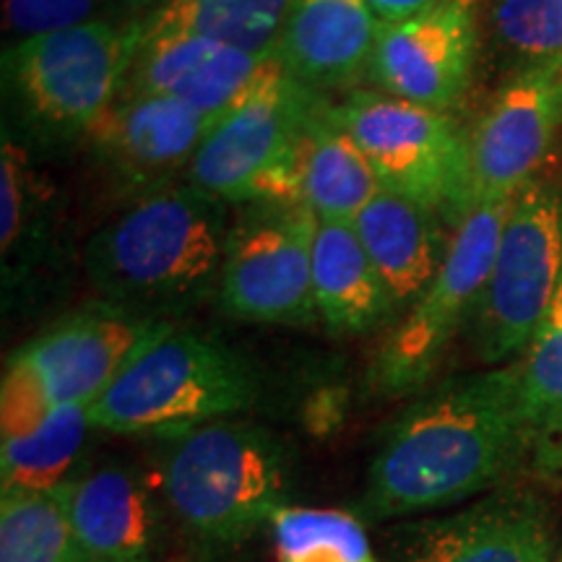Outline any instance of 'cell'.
<instances>
[{"label":"cell","mask_w":562,"mask_h":562,"mask_svg":"<svg viewBox=\"0 0 562 562\" xmlns=\"http://www.w3.org/2000/svg\"><path fill=\"white\" fill-rule=\"evenodd\" d=\"M539 440L516 364L451 378L389 427L362 513L409 518L503 487Z\"/></svg>","instance_id":"obj_1"},{"label":"cell","mask_w":562,"mask_h":562,"mask_svg":"<svg viewBox=\"0 0 562 562\" xmlns=\"http://www.w3.org/2000/svg\"><path fill=\"white\" fill-rule=\"evenodd\" d=\"M229 203L186 186L138 199L87 245V273L112 307L154 318L180 311L220 284Z\"/></svg>","instance_id":"obj_2"},{"label":"cell","mask_w":562,"mask_h":562,"mask_svg":"<svg viewBox=\"0 0 562 562\" xmlns=\"http://www.w3.org/2000/svg\"><path fill=\"white\" fill-rule=\"evenodd\" d=\"M284 446L248 422H211L175 438L161 463V492L178 524L211 552L250 542L286 505Z\"/></svg>","instance_id":"obj_3"},{"label":"cell","mask_w":562,"mask_h":562,"mask_svg":"<svg viewBox=\"0 0 562 562\" xmlns=\"http://www.w3.org/2000/svg\"><path fill=\"white\" fill-rule=\"evenodd\" d=\"M252 396L256 385L240 357L165 323L89 406V422L104 432L175 440L245 412Z\"/></svg>","instance_id":"obj_4"},{"label":"cell","mask_w":562,"mask_h":562,"mask_svg":"<svg viewBox=\"0 0 562 562\" xmlns=\"http://www.w3.org/2000/svg\"><path fill=\"white\" fill-rule=\"evenodd\" d=\"M326 108L321 91L294 81L273 55L211 125L188 182L224 203H302V154Z\"/></svg>","instance_id":"obj_5"},{"label":"cell","mask_w":562,"mask_h":562,"mask_svg":"<svg viewBox=\"0 0 562 562\" xmlns=\"http://www.w3.org/2000/svg\"><path fill=\"white\" fill-rule=\"evenodd\" d=\"M161 326L159 318L104 305L70 315L32 339L5 368L0 435L26 430L60 406L94 404Z\"/></svg>","instance_id":"obj_6"},{"label":"cell","mask_w":562,"mask_h":562,"mask_svg":"<svg viewBox=\"0 0 562 562\" xmlns=\"http://www.w3.org/2000/svg\"><path fill=\"white\" fill-rule=\"evenodd\" d=\"M144 42L140 21L97 19L5 50L9 76L26 115L40 128L74 136L89 133L128 81Z\"/></svg>","instance_id":"obj_7"},{"label":"cell","mask_w":562,"mask_h":562,"mask_svg":"<svg viewBox=\"0 0 562 562\" xmlns=\"http://www.w3.org/2000/svg\"><path fill=\"white\" fill-rule=\"evenodd\" d=\"M334 117L355 138L383 191L412 199L459 224L469 206V136L448 112L385 91H351Z\"/></svg>","instance_id":"obj_8"},{"label":"cell","mask_w":562,"mask_h":562,"mask_svg":"<svg viewBox=\"0 0 562 562\" xmlns=\"http://www.w3.org/2000/svg\"><path fill=\"white\" fill-rule=\"evenodd\" d=\"M562 279V182L537 178L513 195L487 286L474 313L480 362H508L529 347Z\"/></svg>","instance_id":"obj_9"},{"label":"cell","mask_w":562,"mask_h":562,"mask_svg":"<svg viewBox=\"0 0 562 562\" xmlns=\"http://www.w3.org/2000/svg\"><path fill=\"white\" fill-rule=\"evenodd\" d=\"M510 201L480 203L456 224L438 277L378 351L372 364L378 389L391 396L409 393L438 370L456 334L480 307Z\"/></svg>","instance_id":"obj_10"},{"label":"cell","mask_w":562,"mask_h":562,"mask_svg":"<svg viewBox=\"0 0 562 562\" xmlns=\"http://www.w3.org/2000/svg\"><path fill=\"white\" fill-rule=\"evenodd\" d=\"M318 216L305 203H250L232 224L220 297L232 318L250 323H311L313 237Z\"/></svg>","instance_id":"obj_11"},{"label":"cell","mask_w":562,"mask_h":562,"mask_svg":"<svg viewBox=\"0 0 562 562\" xmlns=\"http://www.w3.org/2000/svg\"><path fill=\"white\" fill-rule=\"evenodd\" d=\"M562 128V60L516 68L469 133V206L513 199Z\"/></svg>","instance_id":"obj_12"},{"label":"cell","mask_w":562,"mask_h":562,"mask_svg":"<svg viewBox=\"0 0 562 562\" xmlns=\"http://www.w3.org/2000/svg\"><path fill=\"white\" fill-rule=\"evenodd\" d=\"M554 518L542 492L503 484L467 508L391 531L385 562H552Z\"/></svg>","instance_id":"obj_13"},{"label":"cell","mask_w":562,"mask_h":562,"mask_svg":"<svg viewBox=\"0 0 562 562\" xmlns=\"http://www.w3.org/2000/svg\"><path fill=\"white\" fill-rule=\"evenodd\" d=\"M476 55V11L461 0H442L419 16L383 24L370 81L398 100L448 112L467 94Z\"/></svg>","instance_id":"obj_14"},{"label":"cell","mask_w":562,"mask_h":562,"mask_svg":"<svg viewBox=\"0 0 562 562\" xmlns=\"http://www.w3.org/2000/svg\"><path fill=\"white\" fill-rule=\"evenodd\" d=\"M211 125L214 121L191 104L125 81L87 136L125 180L165 186L182 167H191Z\"/></svg>","instance_id":"obj_15"},{"label":"cell","mask_w":562,"mask_h":562,"mask_svg":"<svg viewBox=\"0 0 562 562\" xmlns=\"http://www.w3.org/2000/svg\"><path fill=\"white\" fill-rule=\"evenodd\" d=\"M271 58L203 34H159L140 42L128 81L220 121Z\"/></svg>","instance_id":"obj_16"},{"label":"cell","mask_w":562,"mask_h":562,"mask_svg":"<svg viewBox=\"0 0 562 562\" xmlns=\"http://www.w3.org/2000/svg\"><path fill=\"white\" fill-rule=\"evenodd\" d=\"M381 30L368 0H294L273 55L302 87L349 89L370 76Z\"/></svg>","instance_id":"obj_17"},{"label":"cell","mask_w":562,"mask_h":562,"mask_svg":"<svg viewBox=\"0 0 562 562\" xmlns=\"http://www.w3.org/2000/svg\"><path fill=\"white\" fill-rule=\"evenodd\" d=\"M68 510L83 562H151L157 554V508L128 469L70 480Z\"/></svg>","instance_id":"obj_18"},{"label":"cell","mask_w":562,"mask_h":562,"mask_svg":"<svg viewBox=\"0 0 562 562\" xmlns=\"http://www.w3.org/2000/svg\"><path fill=\"white\" fill-rule=\"evenodd\" d=\"M442 216L422 203L381 191L355 220V229L393 302H417L438 277L448 245Z\"/></svg>","instance_id":"obj_19"},{"label":"cell","mask_w":562,"mask_h":562,"mask_svg":"<svg viewBox=\"0 0 562 562\" xmlns=\"http://www.w3.org/2000/svg\"><path fill=\"white\" fill-rule=\"evenodd\" d=\"M313 294L328 331L347 336L375 328L396 305L349 222L315 224Z\"/></svg>","instance_id":"obj_20"},{"label":"cell","mask_w":562,"mask_h":562,"mask_svg":"<svg viewBox=\"0 0 562 562\" xmlns=\"http://www.w3.org/2000/svg\"><path fill=\"white\" fill-rule=\"evenodd\" d=\"M381 191L368 157L334 117V104H328L313 123L302 154V203L321 222L355 224Z\"/></svg>","instance_id":"obj_21"},{"label":"cell","mask_w":562,"mask_h":562,"mask_svg":"<svg viewBox=\"0 0 562 562\" xmlns=\"http://www.w3.org/2000/svg\"><path fill=\"white\" fill-rule=\"evenodd\" d=\"M292 5L294 0H167L144 21V40L188 32L273 55Z\"/></svg>","instance_id":"obj_22"},{"label":"cell","mask_w":562,"mask_h":562,"mask_svg":"<svg viewBox=\"0 0 562 562\" xmlns=\"http://www.w3.org/2000/svg\"><path fill=\"white\" fill-rule=\"evenodd\" d=\"M89 406H60L26 430L3 435L0 476L3 495L53 490L70 482L68 472L87 440Z\"/></svg>","instance_id":"obj_23"},{"label":"cell","mask_w":562,"mask_h":562,"mask_svg":"<svg viewBox=\"0 0 562 562\" xmlns=\"http://www.w3.org/2000/svg\"><path fill=\"white\" fill-rule=\"evenodd\" d=\"M0 562H83L68 510V482L0 501Z\"/></svg>","instance_id":"obj_24"},{"label":"cell","mask_w":562,"mask_h":562,"mask_svg":"<svg viewBox=\"0 0 562 562\" xmlns=\"http://www.w3.org/2000/svg\"><path fill=\"white\" fill-rule=\"evenodd\" d=\"M271 533L279 562H381L360 518L344 510L284 505Z\"/></svg>","instance_id":"obj_25"},{"label":"cell","mask_w":562,"mask_h":562,"mask_svg":"<svg viewBox=\"0 0 562 562\" xmlns=\"http://www.w3.org/2000/svg\"><path fill=\"white\" fill-rule=\"evenodd\" d=\"M526 412L539 435H562V279L521 362Z\"/></svg>","instance_id":"obj_26"},{"label":"cell","mask_w":562,"mask_h":562,"mask_svg":"<svg viewBox=\"0 0 562 562\" xmlns=\"http://www.w3.org/2000/svg\"><path fill=\"white\" fill-rule=\"evenodd\" d=\"M487 19L513 70L562 60V0H492Z\"/></svg>","instance_id":"obj_27"},{"label":"cell","mask_w":562,"mask_h":562,"mask_svg":"<svg viewBox=\"0 0 562 562\" xmlns=\"http://www.w3.org/2000/svg\"><path fill=\"white\" fill-rule=\"evenodd\" d=\"M0 243H3V261L19 250L26 235H32V224L37 222L42 195L34 178L30 159L11 140H3V161H0Z\"/></svg>","instance_id":"obj_28"},{"label":"cell","mask_w":562,"mask_h":562,"mask_svg":"<svg viewBox=\"0 0 562 562\" xmlns=\"http://www.w3.org/2000/svg\"><path fill=\"white\" fill-rule=\"evenodd\" d=\"M108 0H3V30L16 42L104 19Z\"/></svg>","instance_id":"obj_29"},{"label":"cell","mask_w":562,"mask_h":562,"mask_svg":"<svg viewBox=\"0 0 562 562\" xmlns=\"http://www.w3.org/2000/svg\"><path fill=\"white\" fill-rule=\"evenodd\" d=\"M440 3L442 0H368V5L383 24H396V21L419 16V13L430 11Z\"/></svg>","instance_id":"obj_30"},{"label":"cell","mask_w":562,"mask_h":562,"mask_svg":"<svg viewBox=\"0 0 562 562\" xmlns=\"http://www.w3.org/2000/svg\"><path fill=\"white\" fill-rule=\"evenodd\" d=\"M167 0H108V9L112 19L121 21H140L151 19Z\"/></svg>","instance_id":"obj_31"},{"label":"cell","mask_w":562,"mask_h":562,"mask_svg":"<svg viewBox=\"0 0 562 562\" xmlns=\"http://www.w3.org/2000/svg\"><path fill=\"white\" fill-rule=\"evenodd\" d=\"M539 459H542L547 467L562 469V448L552 446V442H542V446H539Z\"/></svg>","instance_id":"obj_32"},{"label":"cell","mask_w":562,"mask_h":562,"mask_svg":"<svg viewBox=\"0 0 562 562\" xmlns=\"http://www.w3.org/2000/svg\"><path fill=\"white\" fill-rule=\"evenodd\" d=\"M461 3H463V5H469V9H474V11H476V5H480L482 0H461Z\"/></svg>","instance_id":"obj_33"},{"label":"cell","mask_w":562,"mask_h":562,"mask_svg":"<svg viewBox=\"0 0 562 562\" xmlns=\"http://www.w3.org/2000/svg\"><path fill=\"white\" fill-rule=\"evenodd\" d=\"M560 562H562V560H560Z\"/></svg>","instance_id":"obj_34"}]
</instances>
